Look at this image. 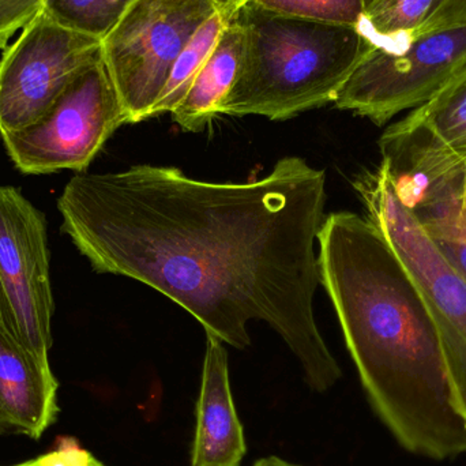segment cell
I'll use <instances>...</instances> for the list:
<instances>
[{"instance_id": "cell-18", "label": "cell", "mask_w": 466, "mask_h": 466, "mask_svg": "<svg viewBox=\"0 0 466 466\" xmlns=\"http://www.w3.org/2000/svg\"><path fill=\"white\" fill-rule=\"evenodd\" d=\"M41 10L43 0H0V48H7L11 35L24 29Z\"/></svg>"}, {"instance_id": "cell-1", "label": "cell", "mask_w": 466, "mask_h": 466, "mask_svg": "<svg viewBox=\"0 0 466 466\" xmlns=\"http://www.w3.org/2000/svg\"><path fill=\"white\" fill-rule=\"evenodd\" d=\"M325 204V171L284 157L248 183L205 182L149 164L82 172L57 210L93 270L163 293L238 350L251 344V320L268 323L322 393L342 375L314 314Z\"/></svg>"}, {"instance_id": "cell-19", "label": "cell", "mask_w": 466, "mask_h": 466, "mask_svg": "<svg viewBox=\"0 0 466 466\" xmlns=\"http://www.w3.org/2000/svg\"><path fill=\"white\" fill-rule=\"evenodd\" d=\"M14 466H106L74 438H60L56 448L37 459Z\"/></svg>"}, {"instance_id": "cell-9", "label": "cell", "mask_w": 466, "mask_h": 466, "mask_svg": "<svg viewBox=\"0 0 466 466\" xmlns=\"http://www.w3.org/2000/svg\"><path fill=\"white\" fill-rule=\"evenodd\" d=\"M101 59L100 38L41 10L0 59V136L40 119L79 74Z\"/></svg>"}, {"instance_id": "cell-21", "label": "cell", "mask_w": 466, "mask_h": 466, "mask_svg": "<svg viewBox=\"0 0 466 466\" xmlns=\"http://www.w3.org/2000/svg\"><path fill=\"white\" fill-rule=\"evenodd\" d=\"M221 13L226 14L228 18H233L235 14L246 5L248 0H212Z\"/></svg>"}, {"instance_id": "cell-15", "label": "cell", "mask_w": 466, "mask_h": 466, "mask_svg": "<svg viewBox=\"0 0 466 466\" xmlns=\"http://www.w3.org/2000/svg\"><path fill=\"white\" fill-rule=\"evenodd\" d=\"M229 19L231 18H228L226 14L218 11L199 27L198 32L188 41L187 46H185L172 67L163 93L153 108L152 117L171 114L179 106L180 101L186 97L188 90L193 86L199 71L202 70L205 63L212 55L213 49L218 46L221 33L226 29Z\"/></svg>"}, {"instance_id": "cell-10", "label": "cell", "mask_w": 466, "mask_h": 466, "mask_svg": "<svg viewBox=\"0 0 466 466\" xmlns=\"http://www.w3.org/2000/svg\"><path fill=\"white\" fill-rule=\"evenodd\" d=\"M57 388L49 361L25 350L0 326V435L40 440L59 413Z\"/></svg>"}, {"instance_id": "cell-20", "label": "cell", "mask_w": 466, "mask_h": 466, "mask_svg": "<svg viewBox=\"0 0 466 466\" xmlns=\"http://www.w3.org/2000/svg\"><path fill=\"white\" fill-rule=\"evenodd\" d=\"M466 24V0H449L445 7L427 25L423 32ZM420 35V33H419Z\"/></svg>"}, {"instance_id": "cell-2", "label": "cell", "mask_w": 466, "mask_h": 466, "mask_svg": "<svg viewBox=\"0 0 466 466\" xmlns=\"http://www.w3.org/2000/svg\"><path fill=\"white\" fill-rule=\"evenodd\" d=\"M320 284L377 415L410 453H466V419L415 279L369 218L331 213L318 235Z\"/></svg>"}, {"instance_id": "cell-4", "label": "cell", "mask_w": 466, "mask_h": 466, "mask_svg": "<svg viewBox=\"0 0 466 466\" xmlns=\"http://www.w3.org/2000/svg\"><path fill=\"white\" fill-rule=\"evenodd\" d=\"M353 186L367 218L388 238L429 307L457 405L466 419V279L408 212L382 166L364 172Z\"/></svg>"}, {"instance_id": "cell-23", "label": "cell", "mask_w": 466, "mask_h": 466, "mask_svg": "<svg viewBox=\"0 0 466 466\" xmlns=\"http://www.w3.org/2000/svg\"><path fill=\"white\" fill-rule=\"evenodd\" d=\"M461 199H462V208H464V212H465V216H466V174H465V177H464V182H462Z\"/></svg>"}, {"instance_id": "cell-24", "label": "cell", "mask_w": 466, "mask_h": 466, "mask_svg": "<svg viewBox=\"0 0 466 466\" xmlns=\"http://www.w3.org/2000/svg\"><path fill=\"white\" fill-rule=\"evenodd\" d=\"M374 2V0H364V3H366V8L369 7L371 3Z\"/></svg>"}, {"instance_id": "cell-12", "label": "cell", "mask_w": 466, "mask_h": 466, "mask_svg": "<svg viewBox=\"0 0 466 466\" xmlns=\"http://www.w3.org/2000/svg\"><path fill=\"white\" fill-rule=\"evenodd\" d=\"M224 342L208 336L191 466H238L246 456L243 426L229 383Z\"/></svg>"}, {"instance_id": "cell-14", "label": "cell", "mask_w": 466, "mask_h": 466, "mask_svg": "<svg viewBox=\"0 0 466 466\" xmlns=\"http://www.w3.org/2000/svg\"><path fill=\"white\" fill-rule=\"evenodd\" d=\"M449 0H374L358 24L372 46L401 48L441 13Z\"/></svg>"}, {"instance_id": "cell-6", "label": "cell", "mask_w": 466, "mask_h": 466, "mask_svg": "<svg viewBox=\"0 0 466 466\" xmlns=\"http://www.w3.org/2000/svg\"><path fill=\"white\" fill-rule=\"evenodd\" d=\"M123 125H128L127 114L101 59L79 74L40 119L2 139L22 174H82Z\"/></svg>"}, {"instance_id": "cell-13", "label": "cell", "mask_w": 466, "mask_h": 466, "mask_svg": "<svg viewBox=\"0 0 466 466\" xmlns=\"http://www.w3.org/2000/svg\"><path fill=\"white\" fill-rule=\"evenodd\" d=\"M243 46V29L233 16L193 86L171 112L172 119L180 128L199 133L220 116L221 106L240 68Z\"/></svg>"}, {"instance_id": "cell-3", "label": "cell", "mask_w": 466, "mask_h": 466, "mask_svg": "<svg viewBox=\"0 0 466 466\" xmlns=\"http://www.w3.org/2000/svg\"><path fill=\"white\" fill-rule=\"evenodd\" d=\"M236 21L244 46L221 115L287 120L334 103L372 48L356 26L279 15L247 2Z\"/></svg>"}, {"instance_id": "cell-5", "label": "cell", "mask_w": 466, "mask_h": 466, "mask_svg": "<svg viewBox=\"0 0 466 466\" xmlns=\"http://www.w3.org/2000/svg\"><path fill=\"white\" fill-rule=\"evenodd\" d=\"M218 11L212 0H137L101 40L128 125L152 117L177 57Z\"/></svg>"}, {"instance_id": "cell-8", "label": "cell", "mask_w": 466, "mask_h": 466, "mask_svg": "<svg viewBox=\"0 0 466 466\" xmlns=\"http://www.w3.org/2000/svg\"><path fill=\"white\" fill-rule=\"evenodd\" d=\"M54 309L46 216L15 187L0 186V326L49 361Z\"/></svg>"}, {"instance_id": "cell-11", "label": "cell", "mask_w": 466, "mask_h": 466, "mask_svg": "<svg viewBox=\"0 0 466 466\" xmlns=\"http://www.w3.org/2000/svg\"><path fill=\"white\" fill-rule=\"evenodd\" d=\"M380 142L440 166H466V65L431 100L390 126Z\"/></svg>"}, {"instance_id": "cell-7", "label": "cell", "mask_w": 466, "mask_h": 466, "mask_svg": "<svg viewBox=\"0 0 466 466\" xmlns=\"http://www.w3.org/2000/svg\"><path fill=\"white\" fill-rule=\"evenodd\" d=\"M466 65V24L415 35L401 48L372 46L334 106L377 126L431 100Z\"/></svg>"}, {"instance_id": "cell-16", "label": "cell", "mask_w": 466, "mask_h": 466, "mask_svg": "<svg viewBox=\"0 0 466 466\" xmlns=\"http://www.w3.org/2000/svg\"><path fill=\"white\" fill-rule=\"evenodd\" d=\"M137 0H43V11L60 24L103 40Z\"/></svg>"}, {"instance_id": "cell-22", "label": "cell", "mask_w": 466, "mask_h": 466, "mask_svg": "<svg viewBox=\"0 0 466 466\" xmlns=\"http://www.w3.org/2000/svg\"><path fill=\"white\" fill-rule=\"evenodd\" d=\"M254 466H299L292 464V462L285 461V460L279 459V457H266V459L258 460Z\"/></svg>"}, {"instance_id": "cell-17", "label": "cell", "mask_w": 466, "mask_h": 466, "mask_svg": "<svg viewBox=\"0 0 466 466\" xmlns=\"http://www.w3.org/2000/svg\"><path fill=\"white\" fill-rule=\"evenodd\" d=\"M251 5L295 18L358 26L366 11L364 0H248Z\"/></svg>"}]
</instances>
